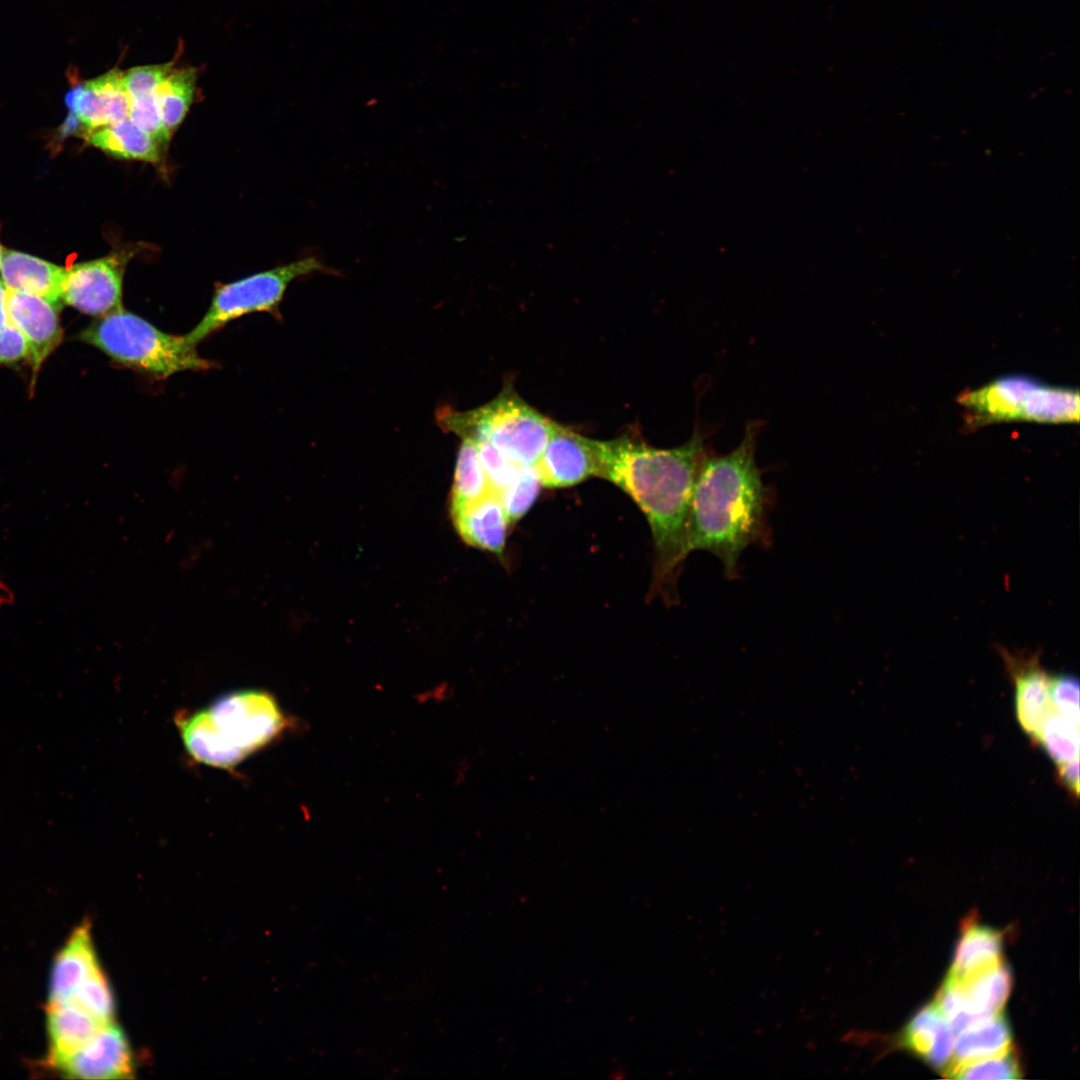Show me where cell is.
Listing matches in <instances>:
<instances>
[{
	"instance_id": "3957f363",
	"label": "cell",
	"mask_w": 1080,
	"mask_h": 1080,
	"mask_svg": "<svg viewBox=\"0 0 1080 1080\" xmlns=\"http://www.w3.org/2000/svg\"><path fill=\"white\" fill-rule=\"evenodd\" d=\"M176 724L194 760L214 768L233 769L278 737L288 721L274 696L246 689L183 713L177 716Z\"/></svg>"
},
{
	"instance_id": "9a60e30c",
	"label": "cell",
	"mask_w": 1080,
	"mask_h": 1080,
	"mask_svg": "<svg viewBox=\"0 0 1080 1080\" xmlns=\"http://www.w3.org/2000/svg\"><path fill=\"white\" fill-rule=\"evenodd\" d=\"M450 514L466 544L502 557L510 523L497 492L451 508Z\"/></svg>"
},
{
	"instance_id": "7402d4cb",
	"label": "cell",
	"mask_w": 1080,
	"mask_h": 1080,
	"mask_svg": "<svg viewBox=\"0 0 1080 1080\" xmlns=\"http://www.w3.org/2000/svg\"><path fill=\"white\" fill-rule=\"evenodd\" d=\"M1012 1033L1002 1013L978 1021L957 1033L950 1063H964L1002 1054L1010 1049Z\"/></svg>"
},
{
	"instance_id": "f1b7e54d",
	"label": "cell",
	"mask_w": 1080,
	"mask_h": 1080,
	"mask_svg": "<svg viewBox=\"0 0 1080 1080\" xmlns=\"http://www.w3.org/2000/svg\"><path fill=\"white\" fill-rule=\"evenodd\" d=\"M130 101L128 117L145 131L160 148L166 147L172 134L162 121L155 92L130 99Z\"/></svg>"
},
{
	"instance_id": "277c9868",
	"label": "cell",
	"mask_w": 1080,
	"mask_h": 1080,
	"mask_svg": "<svg viewBox=\"0 0 1080 1080\" xmlns=\"http://www.w3.org/2000/svg\"><path fill=\"white\" fill-rule=\"evenodd\" d=\"M79 337L115 362L155 377L211 367L185 336L166 333L123 308L100 317Z\"/></svg>"
},
{
	"instance_id": "30bf717a",
	"label": "cell",
	"mask_w": 1080,
	"mask_h": 1080,
	"mask_svg": "<svg viewBox=\"0 0 1080 1080\" xmlns=\"http://www.w3.org/2000/svg\"><path fill=\"white\" fill-rule=\"evenodd\" d=\"M52 1069L76 1079H126L134 1075L135 1060L126 1034L112 1022Z\"/></svg>"
},
{
	"instance_id": "d6986e66",
	"label": "cell",
	"mask_w": 1080,
	"mask_h": 1080,
	"mask_svg": "<svg viewBox=\"0 0 1080 1080\" xmlns=\"http://www.w3.org/2000/svg\"><path fill=\"white\" fill-rule=\"evenodd\" d=\"M104 1025L72 1002L48 1004L46 1027L48 1054L45 1064L53 1068L87 1044Z\"/></svg>"
},
{
	"instance_id": "5bb4252c",
	"label": "cell",
	"mask_w": 1080,
	"mask_h": 1080,
	"mask_svg": "<svg viewBox=\"0 0 1080 1080\" xmlns=\"http://www.w3.org/2000/svg\"><path fill=\"white\" fill-rule=\"evenodd\" d=\"M67 103L84 131H89L127 118L131 101L122 85V72L111 70L71 90Z\"/></svg>"
},
{
	"instance_id": "44dd1931",
	"label": "cell",
	"mask_w": 1080,
	"mask_h": 1080,
	"mask_svg": "<svg viewBox=\"0 0 1080 1080\" xmlns=\"http://www.w3.org/2000/svg\"><path fill=\"white\" fill-rule=\"evenodd\" d=\"M1000 931L968 920L962 927L952 966L947 976L960 979L1002 961Z\"/></svg>"
},
{
	"instance_id": "7c38bea8",
	"label": "cell",
	"mask_w": 1080,
	"mask_h": 1080,
	"mask_svg": "<svg viewBox=\"0 0 1080 1080\" xmlns=\"http://www.w3.org/2000/svg\"><path fill=\"white\" fill-rule=\"evenodd\" d=\"M535 467L542 486L564 488L578 484L596 473L593 440L553 422Z\"/></svg>"
},
{
	"instance_id": "e0dca14e",
	"label": "cell",
	"mask_w": 1080,
	"mask_h": 1080,
	"mask_svg": "<svg viewBox=\"0 0 1080 1080\" xmlns=\"http://www.w3.org/2000/svg\"><path fill=\"white\" fill-rule=\"evenodd\" d=\"M0 273L7 290L37 295L56 309L64 303L66 268L26 253L5 250Z\"/></svg>"
},
{
	"instance_id": "4fadbf2b",
	"label": "cell",
	"mask_w": 1080,
	"mask_h": 1080,
	"mask_svg": "<svg viewBox=\"0 0 1080 1080\" xmlns=\"http://www.w3.org/2000/svg\"><path fill=\"white\" fill-rule=\"evenodd\" d=\"M8 320L25 337L33 368L37 370L60 342L57 309L45 299L23 291L7 290Z\"/></svg>"
},
{
	"instance_id": "d4e9b609",
	"label": "cell",
	"mask_w": 1080,
	"mask_h": 1080,
	"mask_svg": "<svg viewBox=\"0 0 1080 1080\" xmlns=\"http://www.w3.org/2000/svg\"><path fill=\"white\" fill-rule=\"evenodd\" d=\"M1079 736V724L1054 711L1043 723L1036 742L1059 765L1079 758Z\"/></svg>"
},
{
	"instance_id": "d6a6232c",
	"label": "cell",
	"mask_w": 1080,
	"mask_h": 1080,
	"mask_svg": "<svg viewBox=\"0 0 1080 1080\" xmlns=\"http://www.w3.org/2000/svg\"><path fill=\"white\" fill-rule=\"evenodd\" d=\"M29 356L23 334L10 322L0 329V363L16 362Z\"/></svg>"
},
{
	"instance_id": "4316f807",
	"label": "cell",
	"mask_w": 1080,
	"mask_h": 1080,
	"mask_svg": "<svg viewBox=\"0 0 1080 1080\" xmlns=\"http://www.w3.org/2000/svg\"><path fill=\"white\" fill-rule=\"evenodd\" d=\"M945 1077L954 1079H1019L1022 1069L1016 1054L1008 1051L964 1063H950L944 1070Z\"/></svg>"
},
{
	"instance_id": "e575fe53",
	"label": "cell",
	"mask_w": 1080,
	"mask_h": 1080,
	"mask_svg": "<svg viewBox=\"0 0 1080 1080\" xmlns=\"http://www.w3.org/2000/svg\"><path fill=\"white\" fill-rule=\"evenodd\" d=\"M6 301L7 289L2 283V281H0V329H2L9 322Z\"/></svg>"
},
{
	"instance_id": "52a82bcc",
	"label": "cell",
	"mask_w": 1080,
	"mask_h": 1080,
	"mask_svg": "<svg viewBox=\"0 0 1080 1080\" xmlns=\"http://www.w3.org/2000/svg\"><path fill=\"white\" fill-rule=\"evenodd\" d=\"M338 276L322 257L305 255L288 264L258 272L223 284L215 290L210 306L198 324L185 336L196 346L227 323L253 312H277L288 285L295 279L313 274Z\"/></svg>"
},
{
	"instance_id": "9c48e42d",
	"label": "cell",
	"mask_w": 1080,
	"mask_h": 1080,
	"mask_svg": "<svg viewBox=\"0 0 1080 1080\" xmlns=\"http://www.w3.org/2000/svg\"><path fill=\"white\" fill-rule=\"evenodd\" d=\"M135 253L123 248L66 269L63 302L98 317L122 309L123 276Z\"/></svg>"
},
{
	"instance_id": "4dcf8cb0",
	"label": "cell",
	"mask_w": 1080,
	"mask_h": 1080,
	"mask_svg": "<svg viewBox=\"0 0 1080 1080\" xmlns=\"http://www.w3.org/2000/svg\"><path fill=\"white\" fill-rule=\"evenodd\" d=\"M173 70V61L132 67L122 72V85L130 99L149 95L155 92Z\"/></svg>"
},
{
	"instance_id": "ba28073f",
	"label": "cell",
	"mask_w": 1080,
	"mask_h": 1080,
	"mask_svg": "<svg viewBox=\"0 0 1080 1080\" xmlns=\"http://www.w3.org/2000/svg\"><path fill=\"white\" fill-rule=\"evenodd\" d=\"M1011 988L1010 969L1001 961L960 979L947 976L935 1002L958 1033L1001 1013Z\"/></svg>"
},
{
	"instance_id": "8992f818",
	"label": "cell",
	"mask_w": 1080,
	"mask_h": 1080,
	"mask_svg": "<svg viewBox=\"0 0 1080 1080\" xmlns=\"http://www.w3.org/2000/svg\"><path fill=\"white\" fill-rule=\"evenodd\" d=\"M448 425L462 437L487 441L519 466L535 465L553 421L507 386L493 401L464 414L449 415Z\"/></svg>"
},
{
	"instance_id": "2e32d148",
	"label": "cell",
	"mask_w": 1080,
	"mask_h": 1080,
	"mask_svg": "<svg viewBox=\"0 0 1080 1080\" xmlns=\"http://www.w3.org/2000/svg\"><path fill=\"white\" fill-rule=\"evenodd\" d=\"M98 967L90 925L84 921L73 930L54 959L48 1004L68 1001L79 985Z\"/></svg>"
},
{
	"instance_id": "7a4b0ae2",
	"label": "cell",
	"mask_w": 1080,
	"mask_h": 1080,
	"mask_svg": "<svg viewBox=\"0 0 1080 1080\" xmlns=\"http://www.w3.org/2000/svg\"><path fill=\"white\" fill-rule=\"evenodd\" d=\"M762 426L760 420L747 422L741 442L728 454L708 452L693 489L684 556L708 551L720 559L728 578L738 576L739 558L747 547L768 544L770 537L772 494L755 459Z\"/></svg>"
},
{
	"instance_id": "f546056e",
	"label": "cell",
	"mask_w": 1080,
	"mask_h": 1080,
	"mask_svg": "<svg viewBox=\"0 0 1080 1080\" xmlns=\"http://www.w3.org/2000/svg\"><path fill=\"white\" fill-rule=\"evenodd\" d=\"M476 445L490 487L499 494L512 482L520 466L487 441L477 442Z\"/></svg>"
},
{
	"instance_id": "d590c367",
	"label": "cell",
	"mask_w": 1080,
	"mask_h": 1080,
	"mask_svg": "<svg viewBox=\"0 0 1080 1080\" xmlns=\"http://www.w3.org/2000/svg\"><path fill=\"white\" fill-rule=\"evenodd\" d=\"M4 251H5V249H4V248H3V246H2L1 244H0V268H1V264H2V259H3Z\"/></svg>"
},
{
	"instance_id": "5b68a950",
	"label": "cell",
	"mask_w": 1080,
	"mask_h": 1080,
	"mask_svg": "<svg viewBox=\"0 0 1080 1080\" xmlns=\"http://www.w3.org/2000/svg\"><path fill=\"white\" fill-rule=\"evenodd\" d=\"M959 402L977 423L1022 420L1056 424L1079 420L1078 390L1023 375L998 378L962 394Z\"/></svg>"
},
{
	"instance_id": "1f68e13d",
	"label": "cell",
	"mask_w": 1080,
	"mask_h": 1080,
	"mask_svg": "<svg viewBox=\"0 0 1080 1080\" xmlns=\"http://www.w3.org/2000/svg\"><path fill=\"white\" fill-rule=\"evenodd\" d=\"M1079 681L1071 674L1050 676V699L1054 711L1079 724Z\"/></svg>"
},
{
	"instance_id": "8fae6325",
	"label": "cell",
	"mask_w": 1080,
	"mask_h": 1080,
	"mask_svg": "<svg viewBox=\"0 0 1080 1080\" xmlns=\"http://www.w3.org/2000/svg\"><path fill=\"white\" fill-rule=\"evenodd\" d=\"M1007 672L1014 683L1017 721L1036 741L1040 729L1054 712L1050 699V675L1042 668L1038 654H1019L999 647Z\"/></svg>"
},
{
	"instance_id": "603a6c76",
	"label": "cell",
	"mask_w": 1080,
	"mask_h": 1080,
	"mask_svg": "<svg viewBox=\"0 0 1080 1080\" xmlns=\"http://www.w3.org/2000/svg\"><path fill=\"white\" fill-rule=\"evenodd\" d=\"M195 68L174 69L155 90L162 121L172 134L184 120L196 89Z\"/></svg>"
},
{
	"instance_id": "cb8c5ba5",
	"label": "cell",
	"mask_w": 1080,
	"mask_h": 1080,
	"mask_svg": "<svg viewBox=\"0 0 1080 1080\" xmlns=\"http://www.w3.org/2000/svg\"><path fill=\"white\" fill-rule=\"evenodd\" d=\"M491 490L475 441L463 437L455 466L450 509L473 502Z\"/></svg>"
},
{
	"instance_id": "6da1fadb",
	"label": "cell",
	"mask_w": 1080,
	"mask_h": 1080,
	"mask_svg": "<svg viewBox=\"0 0 1080 1080\" xmlns=\"http://www.w3.org/2000/svg\"><path fill=\"white\" fill-rule=\"evenodd\" d=\"M706 436L697 426L688 441L672 449L654 448L624 435L608 441L593 440L595 476L622 489L649 522L658 585L671 581L685 560L693 489L708 454Z\"/></svg>"
},
{
	"instance_id": "ffe728a7",
	"label": "cell",
	"mask_w": 1080,
	"mask_h": 1080,
	"mask_svg": "<svg viewBox=\"0 0 1080 1080\" xmlns=\"http://www.w3.org/2000/svg\"><path fill=\"white\" fill-rule=\"evenodd\" d=\"M82 135L89 144L115 158L150 163L161 159L158 144L129 117Z\"/></svg>"
},
{
	"instance_id": "484cf974",
	"label": "cell",
	"mask_w": 1080,
	"mask_h": 1080,
	"mask_svg": "<svg viewBox=\"0 0 1080 1080\" xmlns=\"http://www.w3.org/2000/svg\"><path fill=\"white\" fill-rule=\"evenodd\" d=\"M68 1001L103 1025L113 1022L115 1000L109 981L100 966L79 985Z\"/></svg>"
},
{
	"instance_id": "836d02e7",
	"label": "cell",
	"mask_w": 1080,
	"mask_h": 1080,
	"mask_svg": "<svg viewBox=\"0 0 1080 1080\" xmlns=\"http://www.w3.org/2000/svg\"><path fill=\"white\" fill-rule=\"evenodd\" d=\"M1060 782L1076 796L1079 794V758L1057 765Z\"/></svg>"
},
{
	"instance_id": "ac0fdd59",
	"label": "cell",
	"mask_w": 1080,
	"mask_h": 1080,
	"mask_svg": "<svg viewBox=\"0 0 1080 1080\" xmlns=\"http://www.w3.org/2000/svg\"><path fill=\"white\" fill-rule=\"evenodd\" d=\"M900 1043L934 1068L944 1070L953 1058L955 1032L934 1001L911 1018Z\"/></svg>"
},
{
	"instance_id": "83f0119b",
	"label": "cell",
	"mask_w": 1080,
	"mask_h": 1080,
	"mask_svg": "<svg viewBox=\"0 0 1080 1080\" xmlns=\"http://www.w3.org/2000/svg\"><path fill=\"white\" fill-rule=\"evenodd\" d=\"M542 483L535 465L520 466L512 482L500 493V499L508 521L520 520L537 499Z\"/></svg>"
}]
</instances>
